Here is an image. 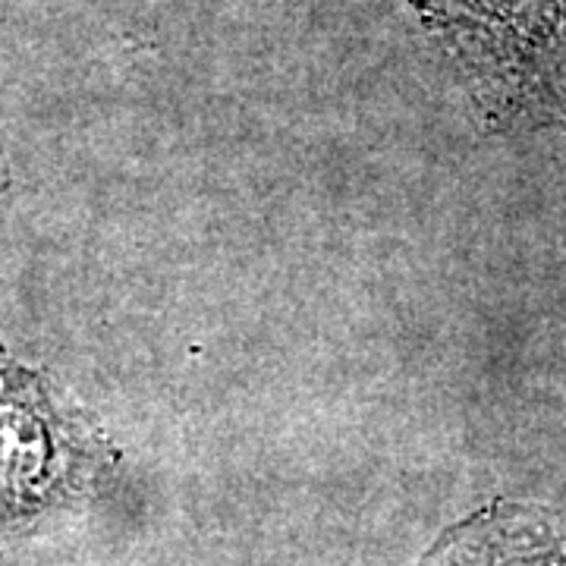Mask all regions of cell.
<instances>
[{
	"mask_svg": "<svg viewBox=\"0 0 566 566\" xmlns=\"http://www.w3.org/2000/svg\"><path fill=\"white\" fill-rule=\"evenodd\" d=\"M463 7L488 20L482 25L494 48L485 54L510 70L506 80L538 82L551 95L566 88V0H465Z\"/></svg>",
	"mask_w": 566,
	"mask_h": 566,
	"instance_id": "obj_2",
	"label": "cell"
},
{
	"mask_svg": "<svg viewBox=\"0 0 566 566\" xmlns=\"http://www.w3.org/2000/svg\"><path fill=\"white\" fill-rule=\"evenodd\" d=\"M3 186H7V174H3V167H0V192H3ZM20 375H22V365L17 363L13 356H7V349L0 346V390L13 385Z\"/></svg>",
	"mask_w": 566,
	"mask_h": 566,
	"instance_id": "obj_3",
	"label": "cell"
},
{
	"mask_svg": "<svg viewBox=\"0 0 566 566\" xmlns=\"http://www.w3.org/2000/svg\"><path fill=\"white\" fill-rule=\"evenodd\" d=\"M419 566H566V523L545 506L494 504L447 528Z\"/></svg>",
	"mask_w": 566,
	"mask_h": 566,
	"instance_id": "obj_1",
	"label": "cell"
}]
</instances>
